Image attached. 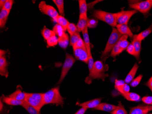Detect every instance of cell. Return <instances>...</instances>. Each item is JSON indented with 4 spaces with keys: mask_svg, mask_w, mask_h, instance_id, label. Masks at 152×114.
<instances>
[{
    "mask_svg": "<svg viewBox=\"0 0 152 114\" xmlns=\"http://www.w3.org/2000/svg\"><path fill=\"white\" fill-rule=\"evenodd\" d=\"M108 68V65L104 64L101 61L95 62L93 68L90 72L88 76L86 77L85 83L90 84L94 79H101L104 81L105 78L108 77V74H105Z\"/></svg>",
    "mask_w": 152,
    "mask_h": 114,
    "instance_id": "1",
    "label": "cell"
},
{
    "mask_svg": "<svg viewBox=\"0 0 152 114\" xmlns=\"http://www.w3.org/2000/svg\"><path fill=\"white\" fill-rule=\"evenodd\" d=\"M64 99L60 93L59 86L52 88L44 93V101L45 104H54L63 106Z\"/></svg>",
    "mask_w": 152,
    "mask_h": 114,
    "instance_id": "2",
    "label": "cell"
},
{
    "mask_svg": "<svg viewBox=\"0 0 152 114\" xmlns=\"http://www.w3.org/2000/svg\"><path fill=\"white\" fill-rule=\"evenodd\" d=\"M93 16L96 19L102 21L113 27H116L118 24L116 13H112L102 10H96L93 12Z\"/></svg>",
    "mask_w": 152,
    "mask_h": 114,
    "instance_id": "3",
    "label": "cell"
},
{
    "mask_svg": "<svg viewBox=\"0 0 152 114\" xmlns=\"http://www.w3.org/2000/svg\"><path fill=\"white\" fill-rule=\"evenodd\" d=\"M25 101L33 107L40 111L41 109L45 105L44 93H26Z\"/></svg>",
    "mask_w": 152,
    "mask_h": 114,
    "instance_id": "4",
    "label": "cell"
},
{
    "mask_svg": "<svg viewBox=\"0 0 152 114\" xmlns=\"http://www.w3.org/2000/svg\"><path fill=\"white\" fill-rule=\"evenodd\" d=\"M122 36L123 35L119 33L117 28L115 27H113L112 32L108 38L106 46L105 48L104 51L102 54L101 57L102 59L106 58L107 55L110 52H112L113 49L116 43L120 40Z\"/></svg>",
    "mask_w": 152,
    "mask_h": 114,
    "instance_id": "5",
    "label": "cell"
},
{
    "mask_svg": "<svg viewBox=\"0 0 152 114\" xmlns=\"http://www.w3.org/2000/svg\"><path fill=\"white\" fill-rule=\"evenodd\" d=\"M129 7L134 10L139 11L140 13L146 15L149 13L152 8V0H146L140 2H132L129 3Z\"/></svg>",
    "mask_w": 152,
    "mask_h": 114,
    "instance_id": "6",
    "label": "cell"
},
{
    "mask_svg": "<svg viewBox=\"0 0 152 114\" xmlns=\"http://www.w3.org/2000/svg\"><path fill=\"white\" fill-rule=\"evenodd\" d=\"M75 62H76V60L72 55L68 53H66L65 60L61 69V74L58 83V85L61 84L64 79V78L67 75L70 69L74 65Z\"/></svg>",
    "mask_w": 152,
    "mask_h": 114,
    "instance_id": "7",
    "label": "cell"
},
{
    "mask_svg": "<svg viewBox=\"0 0 152 114\" xmlns=\"http://www.w3.org/2000/svg\"><path fill=\"white\" fill-rule=\"evenodd\" d=\"M137 13V11L135 10L129 11L122 10L120 12L116 13L118 24L128 25L131 17Z\"/></svg>",
    "mask_w": 152,
    "mask_h": 114,
    "instance_id": "8",
    "label": "cell"
},
{
    "mask_svg": "<svg viewBox=\"0 0 152 114\" xmlns=\"http://www.w3.org/2000/svg\"><path fill=\"white\" fill-rule=\"evenodd\" d=\"M39 9L41 13L48 15L53 19L59 16V13L57 10L53 6L46 4L45 1H42L39 3Z\"/></svg>",
    "mask_w": 152,
    "mask_h": 114,
    "instance_id": "9",
    "label": "cell"
},
{
    "mask_svg": "<svg viewBox=\"0 0 152 114\" xmlns=\"http://www.w3.org/2000/svg\"><path fill=\"white\" fill-rule=\"evenodd\" d=\"M7 51L1 49L0 52V74L2 76L7 78L8 76V65L6 54Z\"/></svg>",
    "mask_w": 152,
    "mask_h": 114,
    "instance_id": "10",
    "label": "cell"
},
{
    "mask_svg": "<svg viewBox=\"0 0 152 114\" xmlns=\"http://www.w3.org/2000/svg\"><path fill=\"white\" fill-rule=\"evenodd\" d=\"M73 49V54L76 59L88 64L89 55L87 49L85 48Z\"/></svg>",
    "mask_w": 152,
    "mask_h": 114,
    "instance_id": "11",
    "label": "cell"
},
{
    "mask_svg": "<svg viewBox=\"0 0 152 114\" xmlns=\"http://www.w3.org/2000/svg\"><path fill=\"white\" fill-rule=\"evenodd\" d=\"M101 98L95 99L85 102L79 104L78 105L81 106V107H85L87 109L92 108L94 109L101 103Z\"/></svg>",
    "mask_w": 152,
    "mask_h": 114,
    "instance_id": "12",
    "label": "cell"
},
{
    "mask_svg": "<svg viewBox=\"0 0 152 114\" xmlns=\"http://www.w3.org/2000/svg\"><path fill=\"white\" fill-rule=\"evenodd\" d=\"M148 105L140 104L131 108L130 110L129 114H148Z\"/></svg>",
    "mask_w": 152,
    "mask_h": 114,
    "instance_id": "13",
    "label": "cell"
},
{
    "mask_svg": "<svg viewBox=\"0 0 152 114\" xmlns=\"http://www.w3.org/2000/svg\"><path fill=\"white\" fill-rule=\"evenodd\" d=\"M132 43L135 49V56L134 57L137 60H139L142 49V42L137 39V35H134Z\"/></svg>",
    "mask_w": 152,
    "mask_h": 114,
    "instance_id": "14",
    "label": "cell"
},
{
    "mask_svg": "<svg viewBox=\"0 0 152 114\" xmlns=\"http://www.w3.org/2000/svg\"><path fill=\"white\" fill-rule=\"evenodd\" d=\"M116 28L119 32V33L122 35H127L131 38H133L134 34L133 32L130 29L128 26V25L125 24H117Z\"/></svg>",
    "mask_w": 152,
    "mask_h": 114,
    "instance_id": "15",
    "label": "cell"
},
{
    "mask_svg": "<svg viewBox=\"0 0 152 114\" xmlns=\"http://www.w3.org/2000/svg\"><path fill=\"white\" fill-rule=\"evenodd\" d=\"M117 106L106 103H101L96 107L94 109V110H101V111H106V112H111L116 109Z\"/></svg>",
    "mask_w": 152,
    "mask_h": 114,
    "instance_id": "16",
    "label": "cell"
},
{
    "mask_svg": "<svg viewBox=\"0 0 152 114\" xmlns=\"http://www.w3.org/2000/svg\"><path fill=\"white\" fill-rule=\"evenodd\" d=\"M3 102L5 103L6 104L9 105H13V106H17V105H22L24 101H18L10 97L6 96L4 95H2L1 97Z\"/></svg>",
    "mask_w": 152,
    "mask_h": 114,
    "instance_id": "17",
    "label": "cell"
},
{
    "mask_svg": "<svg viewBox=\"0 0 152 114\" xmlns=\"http://www.w3.org/2000/svg\"><path fill=\"white\" fill-rule=\"evenodd\" d=\"M8 96L18 101H25L26 95V92L22 91L20 89H18L11 95H9Z\"/></svg>",
    "mask_w": 152,
    "mask_h": 114,
    "instance_id": "18",
    "label": "cell"
},
{
    "mask_svg": "<svg viewBox=\"0 0 152 114\" xmlns=\"http://www.w3.org/2000/svg\"><path fill=\"white\" fill-rule=\"evenodd\" d=\"M10 11H7L4 9L1 10L0 13V27L1 28H3L6 26V23L8 19V16L10 14Z\"/></svg>",
    "mask_w": 152,
    "mask_h": 114,
    "instance_id": "19",
    "label": "cell"
},
{
    "mask_svg": "<svg viewBox=\"0 0 152 114\" xmlns=\"http://www.w3.org/2000/svg\"><path fill=\"white\" fill-rule=\"evenodd\" d=\"M79 17H87V11H88V4H87L86 1L85 0H79Z\"/></svg>",
    "mask_w": 152,
    "mask_h": 114,
    "instance_id": "20",
    "label": "cell"
},
{
    "mask_svg": "<svg viewBox=\"0 0 152 114\" xmlns=\"http://www.w3.org/2000/svg\"><path fill=\"white\" fill-rule=\"evenodd\" d=\"M84 39V42L86 45V49L88 51V54L89 57L92 55V53H91V47H90V43L89 37L88 32V27L84 29L83 31L82 32Z\"/></svg>",
    "mask_w": 152,
    "mask_h": 114,
    "instance_id": "21",
    "label": "cell"
},
{
    "mask_svg": "<svg viewBox=\"0 0 152 114\" xmlns=\"http://www.w3.org/2000/svg\"><path fill=\"white\" fill-rule=\"evenodd\" d=\"M139 68V66L137 65V63H135L132 69H131L129 73L128 74L127 76L125 78L124 82L126 84H130L131 82H132V80L134 79L135 76L136 74L137 71Z\"/></svg>",
    "mask_w": 152,
    "mask_h": 114,
    "instance_id": "22",
    "label": "cell"
},
{
    "mask_svg": "<svg viewBox=\"0 0 152 114\" xmlns=\"http://www.w3.org/2000/svg\"><path fill=\"white\" fill-rule=\"evenodd\" d=\"M70 39L68 34L65 33L62 36L58 37V44L60 47L63 49H66L69 43Z\"/></svg>",
    "mask_w": 152,
    "mask_h": 114,
    "instance_id": "23",
    "label": "cell"
},
{
    "mask_svg": "<svg viewBox=\"0 0 152 114\" xmlns=\"http://www.w3.org/2000/svg\"><path fill=\"white\" fill-rule=\"evenodd\" d=\"M53 20L57 23L58 24L63 26L66 31L67 30V26L70 24L69 22H68L66 18H65L64 16H61V15H59L57 18H55Z\"/></svg>",
    "mask_w": 152,
    "mask_h": 114,
    "instance_id": "24",
    "label": "cell"
},
{
    "mask_svg": "<svg viewBox=\"0 0 152 114\" xmlns=\"http://www.w3.org/2000/svg\"><path fill=\"white\" fill-rule=\"evenodd\" d=\"M122 96L127 100L130 101H140L141 99L140 95L136 94L135 93L129 92L122 95Z\"/></svg>",
    "mask_w": 152,
    "mask_h": 114,
    "instance_id": "25",
    "label": "cell"
},
{
    "mask_svg": "<svg viewBox=\"0 0 152 114\" xmlns=\"http://www.w3.org/2000/svg\"><path fill=\"white\" fill-rule=\"evenodd\" d=\"M88 20V18L79 17V20L77 25L78 32L83 31L86 27L88 26H87Z\"/></svg>",
    "mask_w": 152,
    "mask_h": 114,
    "instance_id": "26",
    "label": "cell"
},
{
    "mask_svg": "<svg viewBox=\"0 0 152 114\" xmlns=\"http://www.w3.org/2000/svg\"><path fill=\"white\" fill-rule=\"evenodd\" d=\"M128 36L124 35L122 36L120 38V52L119 54L122 53L125 50L127 49V48L130 44L129 41L127 40L128 38Z\"/></svg>",
    "mask_w": 152,
    "mask_h": 114,
    "instance_id": "27",
    "label": "cell"
},
{
    "mask_svg": "<svg viewBox=\"0 0 152 114\" xmlns=\"http://www.w3.org/2000/svg\"><path fill=\"white\" fill-rule=\"evenodd\" d=\"M152 32V24L146 29L142 32L139 34L137 35V38L140 41L144 40L147 37L150 33Z\"/></svg>",
    "mask_w": 152,
    "mask_h": 114,
    "instance_id": "28",
    "label": "cell"
},
{
    "mask_svg": "<svg viewBox=\"0 0 152 114\" xmlns=\"http://www.w3.org/2000/svg\"><path fill=\"white\" fill-rule=\"evenodd\" d=\"M41 33L42 35L43 38L47 41L48 39H49L51 37L55 36L56 34L54 33L53 30L49 29L48 28H47L46 26H44L42 29Z\"/></svg>",
    "mask_w": 152,
    "mask_h": 114,
    "instance_id": "29",
    "label": "cell"
},
{
    "mask_svg": "<svg viewBox=\"0 0 152 114\" xmlns=\"http://www.w3.org/2000/svg\"><path fill=\"white\" fill-rule=\"evenodd\" d=\"M22 106L30 114H40V111L39 110L33 107L31 105H29L25 101L23 102Z\"/></svg>",
    "mask_w": 152,
    "mask_h": 114,
    "instance_id": "30",
    "label": "cell"
},
{
    "mask_svg": "<svg viewBox=\"0 0 152 114\" xmlns=\"http://www.w3.org/2000/svg\"><path fill=\"white\" fill-rule=\"evenodd\" d=\"M53 31L54 32L56 35H57L58 38L62 36L65 33L66 30L64 29V27L58 24H56L53 27Z\"/></svg>",
    "mask_w": 152,
    "mask_h": 114,
    "instance_id": "31",
    "label": "cell"
},
{
    "mask_svg": "<svg viewBox=\"0 0 152 114\" xmlns=\"http://www.w3.org/2000/svg\"><path fill=\"white\" fill-rule=\"evenodd\" d=\"M53 2L56 4L61 16H64V1L63 0H53Z\"/></svg>",
    "mask_w": 152,
    "mask_h": 114,
    "instance_id": "32",
    "label": "cell"
},
{
    "mask_svg": "<svg viewBox=\"0 0 152 114\" xmlns=\"http://www.w3.org/2000/svg\"><path fill=\"white\" fill-rule=\"evenodd\" d=\"M111 114H128L126 110L121 102H118V104L117 106L114 110L111 112Z\"/></svg>",
    "mask_w": 152,
    "mask_h": 114,
    "instance_id": "33",
    "label": "cell"
},
{
    "mask_svg": "<svg viewBox=\"0 0 152 114\" xmlns=\"http://www.w3.org/2000/svg\"><path fill=\"white\" fill-rule=\"evenodd\" d=\"M47 47H55L58 44V38L55 36L51 37L47 40Z\"/></svg>",
    "mask_w": 152,
    "mask_h": 114,
    "instance_id": "34",
    "label": "cell"
},
{
    "mask_svg": "<svg viewBox=\"0 0 152 114\" xmlns=\"http://www.w3.org/2000/svg\"><path fill=\"white\" fill-rule=\"evenodd\" d=\"M81 38L80 34H79V32H78L74 33V34L72 35V36H70L69 42L70 46L73 47Z\"/></svg>",
    "mask_w": 152,
    "mask_h": 114,
    "instance_id": "35",
    "label": "cell"
},
{
    "mask_svg": "<svg viewBox=\"0 0 152 114\" xmlns=\"http://www.w3.org/2000/svg\"><path fill=\"white\" fill-rule=\"evenodd\" d=\"M116 89L122 95L129 92L130 87L128 84L125 83L123 86Z\"/></svg>",
    "mask_w": 152,
    "mask_h": 114,
    "instance_id": "36",
    "label": "cell"
},
{
    "mask_svg": "<svg viewBox=\"0 0 152 114\" xmlns=\"http://www.w3.org/2000/svg\"><path fill=\"white\" fill-rule=\"evenodd\" d=\"M66 30L70 36L74 34L77 32V27L73 23H70L67 27Z\"/></svg>",
    "mask_w": 152,
    "mask_h": 114,
    "instance_id": "37",
    "label": "cell"
},
{
    "mask_svg": "<svg viewBox=\"0 0 152 114\" xmlns=\"http://www.w3.org/2000/svg\"><path fill=\"white\" fill-rule=\"evenodd\" d=\"M142 78V74H140L137 77L135 78L134 79H133L132 82L130 83L131 86L133 87H135L137 86L141 81Z\"/></svg>",
    "mask_w": 152,
    "mask_h": 114,
    "instance_id": "38",
    "label": "cell"
},
{
    "mask_svg": "<svg viewBox=\"0 0 152 114\" xmlns=\"http://www.w3.org/2000/svg\"><path fill=\"white\" fill-rule=\"evenodd\" d=\"M98 21L94 19H88V28H94L96 27L98 25Z\"/></svg>",
    "mask_w": 152,
    "mask_h": 114,
    "instance_id": "39",
    "label": "cell"
},
{
    "mask_svg": "<svg viewBox=\"0 0 152 114\" xmlns=\"http://www.w3.org/2000/svg\"><path fill=\"white\" fill-rule=\"evenodd\" d=\"M72 48H73V49H76V48H86V47L84 41L81 38L79 39V40L77 42V43L72 47Z\"/></svg>",
    "mask_w": 152,
    "mask_h": 114,
    "instance_id": "40",
    "label": "cell"
},
{
    "mask_svg": "<svg viewBox=\"0 0 152 114\" xmlns=\"http://www.w3.org/2000/svg\"><path fill=\"white\" fill-rule=\"evenodd\" d=\"M13 3L14 1H13V0H7V1H6L2 9H5V10H7V11H11Z\"/></svg>",
    "mask_w": 152,
    "mask_h": 114,
    "instance_id": "41",
    "label": "cell"
},
{
    "mask_svg": "<svg viewBox=\"0 0 152 114\" xmlns=\"http://www.w3.org/2000/svg\"><path fill=\"white\" fill-rule=\"evenodd\" d=\"M127 51L129 54L135 56V49L132 43H130L127 49Z\"/></svg>",
    "mask_w": 152,
    "mask_h": 114,
    "instance_id": "42",
    "label": "cell"
},
{
    "mask_svg": "<svg viewBox=\"0 0 152 114\" xmlns=\"http://www.w3.org/2000/svg\"><path fill=\"white\" fill-rule=\"evenodd\" d=\"M142 101L146 104H152V96H147L143 97L142 99Z\"/></svg>",
    "mask_w": 152,
    "mask_h": 114,
    "instance_id": "43",
    "label": "cell"
},
{
    "mask_svg": "<svg viewBox=\"0 0 152 114\" xmlns=\"http://www.w3.org/2000/svg\"><path fill=\"white\" fill-rule=\"evenodd\" d=\"M94 63V59H93V56H92V55L90 56L89 57L88 63L89 72L91 71L92 68H93Z\"/></svg>",
    "mask_w": 152,
    "mask_h": 114,
    "instance_id": "44",
    "label": "cell"
},
{
    "mask_svg": "<svg viewBox=\"0 0 152 114\" xmlns=\"http://www.w3.org/2000/svg\"><path fill=\"white\" fill-rule=\"evenodd\" d=\"M125 82L123 80H118L116 79L115 82V89L119 88L121 86H123L124 84H125Z\"/></svg>",
    "mask_w": 152,
    "mask_h": 114,
    "instance_id": "45",
    "label": "cell"
},
{
    "mask_svg": "<svg viewBox=\"0 0 152 114\" xmlns=\"http://www.w3.org/2000/svg\"><path fill=\"white\" fill-rule=\"evenodd\" d=\"M88 109L85 107H81L80 109L77 110V112H76L74 114H84Z\"/></svg>",
    "mask_w": 152,
    "mask_h": 114,
    "instance_id": "46",
    "label": "cell"
},
{
    "mask_svg": "<svg viewBox=\"0 0 152 114\" xmlns=\"http://www.w3.org/2000/svg\"><path fill=\"white\" fill-rule=\"evenodd\" d=\"M146 85L150 89V90H151L152 92V77H151L150 79L148 80V81L146 83Z\"/></svg>",
    "mask_w": 152,
    "mask_h": 114,
    "instance_id": "47",
    "label": "cell"
},
{
    "mask_svg": "<svg viewBox=\"0 0 152 114\" xmlns=\"http://www.w3.org/2000/svg\"><path fill=\"white\" fill-rule=\"evenodd\" d=\"M6 1H7V0H1L0 1V8H1V10L3 8Z\"/></svg>",
    "mask_w": 152,
    "mask_h": 114,
    "instance_id": "48",
    "label": "cell"
},
{
    "mask_svg": "<svg viewBox=\"0 0 152 114\" xmlns=\"http://www.w3.org/2000/svg\"><path fill=\"white\" fill-rule=\"evenodd\" d=\"M2 99H1V101H0V107H1V110H1V112H2V109H3V103H2Z\"/></svg>",
    "mask_w": 152,
    "mask_h": 114,
    "instance_id": "49",
    "label": "cell"
},
{
    "mask_svg": "<svg viewBox=\"0 0 152 114\" xmlns=\"http://www.w3.org/2000/svg\"><path fill=\"white\" fill-rule=\"evenodd\" d=\"M148 110L149 111H152V105H148Z\"/></svg>",
    "mask_w": 152,
    "mask_h": 114,
    "instance_id": "50",
    "label": "cell"
},
{
    "mask_svg": "<svg viewBox=\"0 0 152 114\" xmlns=\"http://www.w3.org/2000/svg\"></svg>",
    "mask_w": 152,
    "mask_h": 114,
    "instance_id": "51",
    "label": "cell"
}]
</instances>
